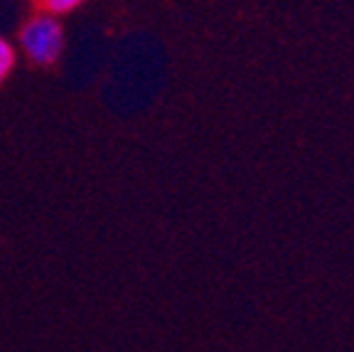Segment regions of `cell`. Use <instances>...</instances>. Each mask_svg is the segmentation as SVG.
<instances>
[{
	"label": "cell",
	"instance_id": "cell-1",
	"mask_svg": "<svg viewBox=\"0 0 354 352\" xmlns=\"http://www.w3.org/2000/svg\"><path fill=\"white\" fill-rule=\"evenodd\" d=\"M17 39H20L25 57L42 67L55 64L62 52H64V28H62V22L52 15H44V12H37V15L30 17L20 28Z\"/></svg>",
	"mask_w": 354,
	"mask_h": 352
},
{
	"label": "cell",
	"instance_id": "cell-2",
	"mask_svg": "<svg viewBox=\"0 0 354 352\" xmlns=\"http://www.w3.org/2000/svg\"><path fill=\"white\" fill-rule=\"evenodd\" d=\"M82 3H84V0H35L37 10L44 12V15H52V17L69 15V12L77 10Z\"/></svg>",
	"mask_w": 354,
	"mask_h": 352
},
{
	"label": "cell",
	"instance_id": "cell-3",
	"mask_svg": "<svg viewBox=\"0 0 354 352\" xmlns=\"http://www.w3.org/2000/svg\"><path fill=\"white\" fill-rule=\"evenodd\" d=\"M17 62V52L6 37H0V84H6Z\"/></svg>",
	"mask_w": 354,
	"mask_h": 352
}]
</instances>
